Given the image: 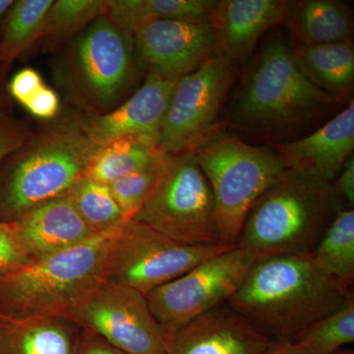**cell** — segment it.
<instances>
[{
    "label": "cell",
    "mask_w": 354,
    "mask_h": 354,
    "mask_svg": "<svg viewBox=\"0 0 354 354\" xmlns=\"http://www.w3.org/2000/svg\"><path fill=\"white\" fill-rule=\"evenodd\" d=\"M50 70L67 108L88 118L118 108L134 92L141 74L133 35L106 14L53 53Z\"/></svg>",
    "instance_id": "cell-4"
},
{
    "label": "cell",
    "mask_w": 354,
    "mask_h": 354,
    "mask_svg": "<svg viewBox=\"0 0 354 354\" xmlns=\"http://www.w3.org/2000/svg\"><path fill=\"white\" fill-rule=\"evenodd\" d=\"M344 205L335 181L286 169L254 203L235 245L266 257L310 254Z\"/></svg>",
    "instance_id": "cell-5"
},
{
    "label": "cell",
    "mask_w": 354,
    "mask_h": 354,
    "mask_svg": "<svg viewBox=\"0 0 354 354\" xmlns=\"http://www.w3.org/2000/svg\"><path fill=\"white\" fill-rule=\"evenodd\" d=\"M162 155L160 148L140 140H113L97 149L84 176L109 186L118 179L153 167Z\"/></svg>",
    "instance_id": "cell-24"
},
{
    "label": "cell",
    "mask_w": 354,
    "mask_h": 354,
    "mask_svg": "<svg viewBox=\"0 0 354 354\" xmlns=\"http://www.w3.org/2000/svg\"><path fill=\"white\" fill-rule=\"evenodd\" d=\"M53 0H16L0 20V64L13 65L36 44Z\"/></svg>",
    "instance_id": "cell-26"
},
{
    "label": "cell",
    "mask_w": 354,
    "mask_h": 354,
    "mask_svg": "<svg viewBox=\"0 0 354 354\" xmlns=\"http://www.w3.org/2000/svg\"><path fill=\"white\" fill-rule=\"evenodd\" d=\"M109 0H53L30 53H53L108 12Z\"/></svg>",
    "instance_id": "cell-23"
},
{
    "label": "cell",
    "mask_w": 354,
    "mask_h": 354,
    "mask_svg": "<svg viewBox=\"0 0 354 354\" xmlns=\"http://www.w3.org/2000/svg\"><path fill=\"white\" fill-rule=\"evenodd\" d=\"M264 354H312L298 342H272Z\"/></svg>",
    "instance_id": "cell-37"
},
{
    "label": "cell",
    "mask_w": 354,
    "mask_h": 354,
    "mask_svg": "<svg viewBox=\"0 0 354 354\" xmlns=\"http://www.w3.org/2000/svg\"><path fill=\"white\" fill-rule=\"evenodd\" d=\"M77 354H127L92 333L84 330Z\"/></svg>",
    "instance_id": "cell-35"
},
{
    "label": "cell",
    "mask_w": 354,
    "mask_h": 354,
    "mask_svg": "<svg viewBox=\"0 0 354 354\" xmlns=\"http://www.w3.org/2000/svg\"><path fill=\"white\" fill-rule=\"evenodd\" d=\"M72 322L127 354H167L145 295L104 279L66 312Z\"/></svg>",
    "instance_id": "cell-11"
},
{
    "label": "cell",
    "mask_w": 354,
    "mask_h": 354,
    "mask_svg": "<svg viewBox=\"0 0 354 354\" xmlns=\"http://www.w3.org/2000/svg\"><path fill=\"white\" fill-rule=\"evenodd\" d=\"M230 247L186 245L140 221H127L114 235L104 279L147 295Z\"/></svg>",
    "instance_id": "cell-10"
},
{
    "label": "cell",
    "mask_w": 354,
    "mask_h": 354,
    "mask_svg": "<svg viewBox=\"0 0 354 354\" xmlns=\"http://www.w3.org/2000/svg\"><path fill=\"white\" fill-rule=\"evenodd\" d=\"M66 193L77 213L97 235L115 234L127 223L108 185L83 176Z\"/></svg>",
    "instance_id": "cell-27"
},
{
    "label": "cell",
    "mask_w": 354,
    "mask_h": 354,
    "mask_svg": "<svg viewBox=\"0 0 354 354\" xmlns=\"http://www.w3.org/2000/svg\"><path fill=\"white\" fill-rule=\"evenodd\" d=\"M31 123L14 115L12 109L0 113V162L30 138Z\"/></svg>",
    "instance_id": "cell-30"
},
{
    "label": "cell",
    "mask_w": 354,
    "mask_h": 354,
    "mask_svg": "<svg viewBox=\"0 0 354 354\" xmlns=\"http://www.w3.org/2000/svg\"><path fill=\"white\" fill-rule=\"evenodd\" d=\"M327 276L344 290L354 281V209H342L310 253Z\"/></svg>",
    "instance_id": "cell-25"
},
{
    "label": "cell",
    "mask_w": 354,
    "mask_h": 354,
    "mask_svg": "<svg viewBox=\"0 0 354 354\" xmlns=\"http://www.w3.org/2000/svg\"><path fill=\"white\" fill-rule=\"evenodd\" d=\"M286 169L334 183L354 149V101L316 131L272 144Z\"/></svg>",
    "instance_id": "cell-16"
},
{
    "label": "cell",
    "mask_w": 354,
    "mask_h": 354,
    "mask_svg": "<svg viewBox=\"0 0 354 354\" xmlns=\"http://www.w3.org/2000/svg\"><path fill=\"white\" fill-rule=\"evenodd\" d=\"M286 0H218L209 24L215 36V55L243 64L260 37L272 26L283 25Z\"/></svg>",
    "instance_id": "cell-17"
},
{
    "label": "cell",
    "mask_w": 354,
    "mask_h": 354,
    "mask_svg": "<svg viewBox=\"0 0 354 354\" xmlns=\"http://www.w3.org/2000/svg\"><path fill=\"white\" fill-rule=\"evenodd\" d=\"M178 80L145 74L143 84L111 113L83 116L88 134L99 146L115 139L134 138L158 148L160 129Z\"/></svg>",
    "instance_id": "cell-14"
},
{
    "label": "cell",
    "mask_w": 354,
    "mask_h": 354,
    "mask_svg": "<svg viewBox=\"0 0 354 354\" xmlns=\"http://www.w3.org/2000/svg\"><path fill=\"white\" fill-rule=\"evenodd\" d=\"M160 158L153 167L134 172L109 184L111 194L127 221L136 218L147 198L150 195L157 180Z\"/></svg>",
    "instance_id": "cell-29"
},
{
    "label": "cell",
    "mask_w": 354,
    "mask_h": 354,
    "mask_svg": "<svg viewBox=\"0 0 354 354\" xmlns=\"http://www.w3.org/2000/svg\"><path fill=\"white\" fill-rule=\"evenodd\" d=\"M167 342V354H264L272 344L227 304L186 324Z\"/></svg>",
    "instance_id": "cell-15"
},
{
    "label": "cell",
    "mask_w": 354,
    "mask_h": 354,
    "mask_svg": "<svg viewBox=\"0 0 354 354\" xmlns=\"http://www.w3.org/2000/svg\"><path fill=\"white\" fill-rule=\"evenodd\" d=\"M116 234V232H115ZM115 234L30 260L0 274V315L64 314L106 278Z\"/></svg>",
    "instance_id": "cell-6"
},
{
    "label": "cell",
    "mask_w": 354,
    "mask_h": 354,
    "mask_svg": "<svg viewBox=\"0 0 354 354\" xmlns=\"http://www.w3.org/2000/svg\"><path fill=\"white\" fill-rule=\"evenodd\" d=\"M335 187L339 191L342 199L346 200L348 208L353 209L354 205V158L353 156L346 160L337 180Z\"/></svg>",
    "instance_id": "cell-34"
},
{
    "label": "cell",
    "mask_w": 354,
    "mask_h": 354,
    "mask_svg": "<svg viewBox=\"0 0 354 354\" xmlns=\"http://www.w3.org/2000/svg\"><path fill=\"white\" fill-rule=\"evenodd\" d=\"M44 85L43 78L36 69L26 67L9 78L7 90L11 99L25 106L26 102Z\"/></svg>",
    "instance_id": "cell-32"
},
{
    "label": "cell",
    "mask_w": 354,
    "mask_h": 354,
    "mask_svg": "<svg viewBox=\"0 0 354 354\" xmlns=\"http://www.w3.org/2000/svg\"><path fill=\"white\" fill-rule=\"evenodd\" d=\"M283 25L304 46L351 41L353 32L351 10L337 0L290 1Z\"/></svg>",
    "instance_id": "cell-21"
},
{
    "label": "cell",
    "mask_w": 354,
    "mask_h": 354,
    "mask_svg": "<svg viewBox=\"0 0 354 354\" xmlns=\"http://www.w3.org/2000/svg\"><path fill=\"white\" fill-rule=\"evenodd\" d=\"M135 59L141 73L171 79L192 73L215 55L209 22L160 20L133 32Z\"/></svg>",
    "instance_id": "cell-13"
},
{
    "label": "cell",
    "mask_w": 354,
    "mask_h": 354,
    "mask_svg": "<svg viewBox=\"0 0 354 354\" xmlns=\"http://www.w3.org/2000/svg\"><path fill=\"white\" fill-rule=\"evenodd\" d=\"M214 0H109L106 15L130 34L160 20L209 22Z\"/></svg>",
    "instance_id": "cell-22"
},
{
    "label": "cell",
    "mask_w": 354,
    "mask_h": 354,
    "mask_svg": "<svg viewBox=\"0 0 354 354\" xmlns=\"http://www.w3.org/2000/svg\"><path fill=\"white\" fill-rule=\"evenodd\" d=\"M24 108L41 121L57 118L62 109L59 95L46 84L26 102Z\"/></svg>",
    "instance_id": "cell-33"
},
{
    "label": "cell",
    "mask_w": 354,
    "mask_h": 354,
    "mask_svg": "<svg viewBox=\"0 0 354 354\" xmlns=\"http://www.w3.org/2000/svg\"><path fill=\"white\" fill-rule=\"evenodd\" d=\"M333 354H354L353 349L349 348H341L339 351H335V353Z\"/></svg>",
    "instance_id": "cell-39"
},
{
    "label": "cell",
    "mask_w": 354,
    "mask_h": 354,
    "mask_svg": "<svg viewBox=\"0 0 354 354\" xmlns=\"http://www.w3.org/2000/svg\"><path fill=\"white\" fill-rule=\"evenodd\" d=\"M353 291L333 281L310 254L276 255L254 266L227 304L272 342H295Z\"/></svg>",
    "instance_id": "cell-1"
},
{
    "label": "cell",
    "mask_w": 354,
    "mask_h": 354,
    "mask_svg": "<svg viewBox=\"0 0 354 354\" xmlns=\"http://www.w3.org/2000/svg\"><path fill=\"white\" fill-rule=\"evenodd\" d=\"M133 221L186 245L221 244L213 192L193 153H162L155 185Z\"/></svg>",
    "instance_id": "cell-8"
},
{
    "label": "cell",
    "mask_w": 354,
    "mask_h": 354,
    "mask_svg": "<svg viewBox=\"0 0 354 354\" xmlns=\"http://www.w3.org/2000/svg\"><path fill=\"white\" fill-rule=\"evenodd\" d=\"M14 0H0V20L2 16L8 10L9 7L12 6Z\"/></svg>",
    "instance_id": "cell-38"
},
{
    "label": "cell",
    "mask_w": 354,
    "mask_h": 354,
    "mask_svg": "<svg viewBox=\"0 0 354 354\" xmlns=\"http://www.w3.org/2000/svg\"><path fill=\"white\" fill-rule=\"evenodd\" d=\"M11 67L12 65L0 64V113L12 109L11 97L7 90Z\"/></svg>",
    "instance_id": "cell-36"
},
{
    "label": "cell",
    "mask_w": 354,
    "mask_h": 354,
    "mask_svg": "<svg viewBox=\"0 0 354 354\" xmlns=\"http://www.w3.org/2000/svg\"><path fill=\"white\" fill-rule=\"evenodd\" d=\"M257 251L230 247L146 295L167 339L186 324L227 304L251 269L266 259Z\"/></svg>",
    "instance_id": "cell-9"
},
{
    "label": "cell",
    "mask_w": 354,
    "mask_h": 354,
    "mask_svg": "<svg viewBox=\"0 0 354 354\" xmlns=\"http://www.w3.org/2000/svg\"><path fill=\"white\" fill-rule=\"evenodd\" d=\"M234 79L232 62L218 55L181 77L160 129V150L167 155L194 152L221 127L218 116Z\"/></svg>",
    "instance_id": "cell-12"
},
{
    "label": "cell",
    "mask_w": 354,
    "mask_h": 354,
    "mask_svg": "<svg viewBox=\"0 0 354 354\" xmlns=\"http://www.w3.org/2000/svg\"><path fill=\"white\" fill-rule=\"evenodd\" d=\"M99 145L83 115L62 108L57 118L32 128L30 138L0 162V221L64 195L84 176Z\"/></svg>",
    "instance_id": "cell-3"
},
{
    "label": "cell",
    "mask_w": 354,
    "mask_h": 354,
    "mask_svg": "<svg viewBox=\"0 0 354 354\" xmlns=\"http://www.w3.org/2000/svg\"><path fill=\"white\" fill-rule=\"evenodd\" d=\"M193 153L213 192L221 243L234 246L254 203L286 167L271 146L247 144L221 125Z\"/></svg>",
    "instance_id": "cell-7"
},
{
    "label": "cell",
    "mask_w": 354,
    "mask_h": 354,
    "mask_svg": "<svg viewBox=\"0 0 354 354\" xmlns=\"http://www.w3.org/2000/svg\"><path fill=\"white\" fill-rule=\"evenodd\" d=\"M283 38L263 46L244 72L230 106L232 127L264 139L285 138L341 106L300 71Z\"/></svg>",
    "instance_id": "cell-2"
},
{
    "label": "cell",
    "mask_w": 354,
    "mask_h": 354,
    "mask_svg": "<svg viewBox=\"0 0 354 354\" xmlns=\"http://www.w3.org/2000/svg\"><path fill=\"white\" fill-rule=\"evenodd\" d=\"M77 328L64 314L0 315V354H77Z\"/></svg>",
    "instance_id": "cell-19"
},
{
    "label": "cell",
    "mask_w": 354,
    "mask_h": 354,
    "mask_svg": "<svg viewBox=\"0 0 354 354\" xmlns=\"http://www.w3.org/2000/svg\"><path fill=\"white\" fill-rule=\"evenodd\" d=\"M293 58L307 79L341 106L353 101L354 48L353 41L293 48Z\"/></svg>",
    "instance_id": "cell-20"
},
{
    "label": "cell",
    "mask_w": 354,
    "mask_h": 354,
    "mask_svg": "<svg viewBox=\"0 0 354 354\" xmlns=\"http://www.w3.org/2000/svg\"><path fill=\"white\" fill-rule=\"evenodd\" d=\"M29 261L18 241L13 221H0V274L18 269Z\"/></svg>",
    "instance_id": "cell-31"
},
{
    "label": "cell",
    "mask_w": 354,
    "mask_h": 354,
    "mask_svg": "<svg viewBox=\"0 0 354 354\" xmlns=\"http://www.w3.org/2000/svg\"><path fill=\"white\" fill-rule=\"evenodd\" d=\"M295 342H300L312 354H333L353 344V291L339 308L310 326Z\"/></svg>",
    "instance_id": "cell-28"
},
{
    "label": "cell",
    "mask_w": 354,
    "mask_h": 354,
    "mask_svg": "<svg viewBox=\"0 0 354 354\" xmlns=\"http://www.w3.org/2000/svg\"><path fill=\"white\" fill-rule=\"evenodd\" d=\"M12 221L20 245L30 260L97 236L77 213L67 193L41 203Z\"/></svg>",
    "instance_id": "cell-18"
}]
</instances>
